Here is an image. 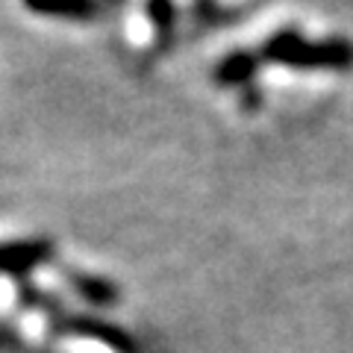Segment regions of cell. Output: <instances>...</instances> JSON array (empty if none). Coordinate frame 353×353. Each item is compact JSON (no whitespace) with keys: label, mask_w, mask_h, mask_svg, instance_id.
<instances>
[{"label":"cell","mask_w":353,"mask_h":353,"mask_svg":"<svg viewBox=\"0 0 353 353\" xmlns=\"http://www.w3.org/2000/svg\"><path fill=\"white\" fill-rule=\"evenodd\" d=\"M62 277L68 280V285L77 292V297H83V301L92 303V306H112L121 301V289L106 277L85 274L80 268H62Z\"/></svg>","instance_id":"277c9868"},{"label":"cell","mask_w":353,"mask_h":353,"mask_svg":"<svg viewBox=\"0 0 353 353\" xmlns=\"http://www.w3.org/2000/svg\"><path fill=\"white\" fill-rule=\"evenodd\" d=\"M259 57L262 62L285 65V68H347L353 62V48L341 39L312 41L303 39L297 30H277L265 39Z\"/></svg>","instance_id":"6da1fadb"},{"label":"cell","mask_w":353,"mask_h":353,"mask_svg":"<svg viewBox=\"0 0 353 353\" xmlns=\"http://www.w3.org/2000/svg\"><path fill=\"white\" fill-rule=\"evenodd\" d=\"M259 65H262L259 50H233V53H227V57H221L212 77L218 85H227V88L248 85L253 77L259 74Z\"/></svg>","instance_id":"5b68a950"},{"label":"cell","mask_w":353,"mask_h":353,"mask_svg":"<svg viewBox=\"0 0 353 353\" xmlns=\"http://www.w3.org/2000/svg\"><path fill=\"white\" fill-rule=\"evenodd\" d=\"M48 327H50L53 336H62V339H85V341H97V345L109 347L112 353H136L132 336H127L121 327L103 321V318L62 312L59 318L48 321Z\"/></svg>","instance_id":"7a4b0ae2"},{"label":"cell","mask_w":353,"mask_h":353,"mask_svg":"<svg viewBox=\"0 0 353 353\" xmlns=\"http://www.w3.org/2000/svg\"><path fill=\"white\" fill-rule=\"evenodd\" d=\"M24 9L41 18H65V21H88L97 15V0H21Z\"/></svg>","instance_id":"8992f818"},{"label":"cell","mask_w":353,"mask_h":353,"mask_svg":"<svg viewBox=\"0 0 353 353\" xmlns=\"http://www.w3.org/2000/svg\"><path fill=\"white\" fill-rule=\"evenodd\" d=\"M57 256V245L50 239H12L0 241V277L27 280L30 271L48 265Z\"/></svg>","instance_id":"3957f363"},{"label":"cell","mask_w":353,"mask_h":353,"mask_svg":"<svg viewBox=\"0 0 353 353\" xmlns=\"http://www.w3.org/2000/svg\"><path fill=\"white\" fill-rule=\"evenodd\" d=\"M12 285H15V303L24 309V312H41L48 321H53V318H59L65 312L59 297H53L50 292L32 285L30 280H15Z\"/></svg>","instance_id":"52a82bcc"},{"label":"cell","mask_w":353,"mask_h":353,"mask_svg":"<svg viewBox=\"0 0 353 353\" xmlns=\"http://www.w3.org/2000/svg\"><path fill=\"white\" fill-rule=\"evenodd\" d=\"M145 15L153 24V39L159 50H168L176 32V3L174 0H145Z\"/></svg>","instance_id":"ba28073f"}]
</instances>
